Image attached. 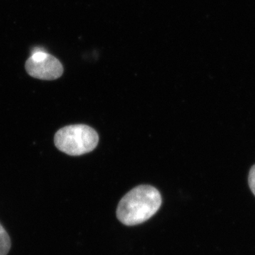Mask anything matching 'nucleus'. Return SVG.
Returning a JSON list of instances; mask_svg holds the SVG:
<instances>
[{"label":"nucleus","instance_id":"f257e3e1","mask_svg":"<svg viewBox=\"0 0 255 255\" xmlns=\"http://www.w3.org/2000/svg\"><path fill=\"white\" fill-rule=\"evenodd\" d=\"M162 196L155 187L140 185L127 193L119 202L117 219L126 226L141 224L158 211Z\"/></svg>","mask_w":255,"mask_h":255},{"label":"nucleus","instance_id":"f03ea898","mask_svg":"<svg viewBox=\"0 0 255 255\" xmlns=\"http://www.w3.org/2000/svg\"><path fill=\"white\" fill-rule=\"evenodd\" d=\"M58 150L71 156H79L95 150L99 135L95 129L84 124L70 125L60 128L54 137Z\"/></svg>","mask_w":255,"mask_h":255},{"label":"nucleus","instance_id":"7ed1b4c3","mask_svg":"<svg viewBox=\"0 0 255 255\" xmlns=\"http://www.w3.org/2000/svg\"><path fill=\"white\" fill-rule=\"evenodd\" d=\"M30 76L43 80H53L60 78L63 73L61 63L53 55L41 50H36L25 64Z\"/></svg>","mask_w":255,"mask_h":255},{"label":"nucleus","instance_id":"20e7f679","mask_svg":"<svg viewBox=\"0 0 255 255\" xmlns=\"http://www.w3.org/2000/svg\"><path fill=\"white\" fill-rule=\"evenodd\" d=\"M11 248V240L8 233L0 224V255H6Z\"/></svg>","mask_w":255,"mask_h":255},{"label":"nucleus","instance_id":"39448f33","mask_svg":"<svg viewBox=\"0 0 255 255\" xmlns=\"http://www.w3.org/2000/svg\"><path fill=\"white\" fill-rule=\"evenodd\" d=\"M248 183H249L251 191H253V194L255 196V164L254 166H253L251 171H250Z\"/></svg>","mask_w":255,"mask_h":255}]
</instances>
